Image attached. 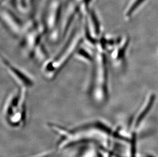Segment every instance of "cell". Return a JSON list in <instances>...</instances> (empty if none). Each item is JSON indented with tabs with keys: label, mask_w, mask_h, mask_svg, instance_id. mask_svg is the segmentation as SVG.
<instances>
[{
	"label": "cell",
	"mask_w": 158,
	"mask_h": 157,
	"mask_svg": "<svg viewBox=\"0 0 158 157\" xmlns=\"http://www.w3.org/2000/svg\"><path fill=\"white\" fill-rule=\"evenodd\" d=\"M53 125H53H51V129H52V127ZM56 148H57V147H56ZM59 151H60V150H59Z\"/></svg>",
	"instance_id": "ac0fdd59"
},
{
	"label": "cell",
	"mask_w": 158,
	"mask_h": 157,
	"mask_svg": "<svg viewBox=\"0 0 158 157\" xmlns=\"http://www.w3.org/2000/svg\"><path fill=\"white\" fill-rule=\"evenodd\" d=\"M77 157H103L100 150L95 145L87 144Z\"/></svg>",
	"instance_id": "4fadbf2b"
},
{
	"label": "cell",
	"mask_w": 158,
	"mask_h": 157,
	"mask_svg": "<svg viewBox=\"0 0 158 157\" xmlns=\"http://www.w3.org/2000/svg\"><path fill=\"white\" fill-rule=\"evenodd\" d=\"M1 63L9 76L17 83L18 87L28 90L34 86L35 78L28 72L11 62L2 55Z\"/></svg>",
	"instance_id": "52a82bcc"
},
{
	"label": "cell",
	"mask_w": 158,
	"mask_h": 157,
	"mask_svg": "<svg viewBox=\"0 0 158 157\" xmlns=\"http://www.w3.org/2000/svg\"><path fill=\"white\" fill-rule=\"evenodd\" d=\"M8 1H9V0H1V3L2 4H3L6 3V2Z\"/></svg>",
	"instance_id": "e0dca14e"
},
{
	"label": "cell",
	"mask_w": 158,
	"mask_h": 157,
	"mask_svg": "<svg viewBox=\"0 0 158 157\" xmlns=\"http://www.w3.org/2000/svg\"><path fill=\"white\" fill-rule=\"evenodd\" d=\"M95 50L92 47L83 43L78 48L74 58L85 63L92 64L94 58Z\"/></svg>",
	"instance_id": "30bf717a"
},
{
	"label": "cell",
	"mask_w": 158,
	"mask_h": 157,
	"mask_svg": "<svg viewBox=\"0 0 158 157\" xmlns=\"http://www.w3.org/2000/svg\"><path fill=\"white\" fill-rule=\"evenodd\" d=\"M82 18L84 43L94 49L103 36L98 14L94 8H91Z\"/></svg>",
	"instance_id": "8992f818"
},
{
	"label": "cell",
	"mask_w": 158,
	"mask_h": 157,
	"mask_svg": "<svg viewBox=\"0 0 158 157\" xmlns=\"http://www.w3.org/2000/svg\"><path fill=\"white\" fill-rule=\"evenodd\" d=\"M94 50L89 92L91 101L95 105L102 106L109 99L108 58L107 52L98 43Z\"/></svg>",
	"instance_id": "7a4b0ae2"
},
{
	"label": "cell",
	"mask_w": 158,
	"mask_h": 157,
	"mask_svg": "<svg viewBox=\"0 0 158 157\" xmlns=\"http://www.w3.org/2000/svg\"><path fill=\"white\" fill-rule=\"evenodd\" d=\"M145 1V0H134L128 6L125 11L124 16L126 18H129L133 15L135 11Z\"/></svg>",
	"instance_id": "9a60e30c"
},
{
	"label": "cell",
	"mask_w": 158,
	"mask_h": 157,
	"mask_svg": "<svg viewBox=\"0 0 158 157\" xmlns=\"http://www.w3.org/2000/svg\"><path fill=\"white\" fill-rule=\"evenodd\" d=\"M1 22L13 36L20 39L25 28V22L21 19L11 9L4 6L1 10Z\"/></svg>",
	"instance_id": "ba28073f"
},
{
	"label": "cell",
	"mask_w": 158,
	"mask_h": 157,
	"mask_svg": "<svg viewBox=\"0 0 158 157\" xmlns=\"http://www.w3.org/2000/svg\"><path fill=\"white\" fill-rule=\"evenodd\" d=\"M58 150H50L27 157H55Z\"/></svg>",
	"instance_id": "2e32d148"
},
{
	"label": "cell",
	"mask_w": 158,
	"mask_h": 157,
	"mask_svg": "<svg viewBox=\"0 0 158 157\" xmlns=\"http://www.w3.org/2000/svg\"><path fill=\"white\" fill-rule=\"evenodd\" d=\"M64 8L61 0H49L40 19L46 37L51 43L59 42L58 32Z\"/></svg>",
	"instance_id": "5b68a950"
},
{
	"label": "cell",
	"mask_w": 158,
	"mask_h": 157,
	"mask_svg": "<svg viewBox=\"0 0 158 157\" xmlns=\"http://www.w3.org/2000/svg\"><path fill=\"white\" fill-rule=\"evenodd\" d=\"M68 36L58 52L42 64L41 71L46 80H53L56 77L72 58L74 57L78 49L84 43L82 25L71 29Z\"/></svg>",
	"instance_id": "6da1fadb"
},
{
	"label": "cell",
	"mask_w": 158,
	"mask_h": 157,
	"mask_svg": "<svg viewBox=\"0 0 158 157\" xmlns=\"http://www.w3.org/2000/svg\"><path fill=\"white\" fill-rule=\"evenodd\" d=\"M76 4L81 10V18L85 15L88 11L91 8V5L94 0H71Z\"/></svg>",
	"instance_id": "5bb4252c"
},
{
	"label": "cell",
	"mask_w": 158,
	"mask_h": 157,
	"mask_svg": "<svg viewBox=\"0 0 158 157\" xmlns=\"http://www.w3.org/2000/svg\"><path fill=\"white\" fill-rule=\"evenodd\" d=\"M156 99V95L154 93H151L148 95L146 99L145 100L143 105L141 107L139 112H138L137 115L132 122V124L131 125V129L135 130L138 127V126L141 123V122L149 113L151 109L152 108Z\"/></svg>",
	"instance_id": "9c48e42d"
},
{
	"label": "cell",
	"mask_w": 158,
	"mask_h": 157,
	"mask_svg": "<svg viewBox=\"0 0 158 157\" xmlns=\"http://www.w3.org/2000/svg\"><path fill=\"white\" fill-rule=\"evenodd\" d=\"M130 40L127 37L121 38L118 44L112 50L111 57L115 62H118L123 59L129 45Z\"/></svg>",
	"instance_id": "8fae6325"
},
{
	"label": "cell",
	"mask_w": 158,
	"mask_h": 157,
	"mask_svg": "<svg viewBox=\"0 0 158 157\" xmlns=\"http://www.w3.org/2000/svg\"><path fill=\"white\" fill-rule=\"evenodd\" d=\"M27 94V89L18 87L5 100L2 109L3 119L11 129H21L26 123Z\"/></svg>",
	"instance_id": "277c9868"
},
{
	"label": "cell",
	"mask_w": 158,
	"mask_h": 157,
	"mask_svg": "<svg viewBox=\"0 0 158 157\" xmlns=\"http://www.w3.org/2000/svg\"><path fill=\"white\" fill-rule=\"evenodd\" d=\"M46 37L40 19L31 15L25 21L24 31L19 39V46L24 56L41 64L46 61L49 56L44 42Z\"/></svg>",
	"instance_id": "3957f363"
},
{
	"label": "cell",
	"mask_w": 158,
	"mask_h": 157,
	"mask_svg": "<svg viewBox=\"0 0 158 157\" xmlns=\"http://www.w3.org/2000/svg\"><path fill=\"white\" fill-rule=\"evenodd\" d=\"M35 0H14L12 3L18 12L22 14H29L33 11Z\"/></svg>",
	"instance_id": "7c38bea8"
}]
</instances>
